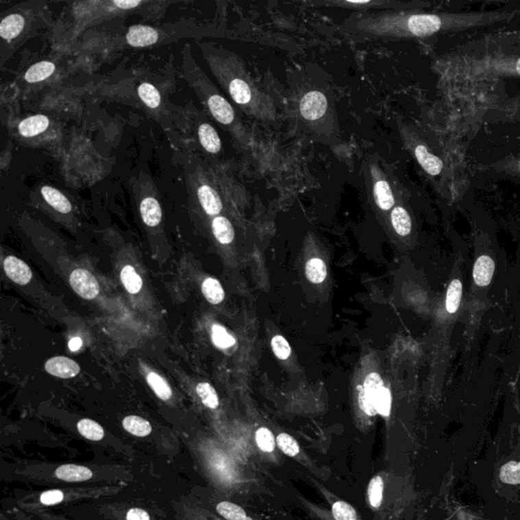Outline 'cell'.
I'll list each match as a JSON object with an SVG mask.
<instances>
[{"instance_id": "cell-17", "label": "cell", "mask_w": 520, "mask_h": 520, "mask_svg": "<svg viewBox=\"0 0 520 520\" xmlns=\"http://www.w3.org/2000/svg\"><path fill=\"white\" fill-rule=\"evenodd\" d=\"M390 222L395 233L401 237L411 234L413 229L412 217L407 209L401 204H395L394 208L390 211Z\"/></svg>"}, {"instance_id": "cell-23", "label": "cell", "mask_w": 520, "mask_h": 520, "mask_svg": "<svg viewBox=\"0 0 520 520\" xmlns=\"http://www.w3.org/2000/svg\"><path fill=\"white\" fill-rule=\"evenodd\" d=\"M123 428L130 434L137 437H145L151 434L152 425L149 421L139 416H128L122 421Z\"/></svg>"}, {"instance_id": "cell-41", "label": "cell", "mask_w": 520, "mask_h": 520, "mask_svg": "<svg viewBox=\"0 0 520 520\" xmlns=\"http://www.w3.org/2000/svg\"><path fill=\"white\" fill-rule=\"evenodd\" d=\"M63 499H64V494L60 490H49V491L41 494L40 502L46 506H51V505H56L62 502Z\"/></svg>"}, {"instance_id": "cell-1", "label": "cell", "mask_w": 520, "mask_h": 520, "mask_svg": "<svg viewBox=\"0 0 520 520\" xmlns=\"http://www.w3.org/2000/svg\"><path fill=\"white\" fill-rule=\"evenodd\" d=\"M206 61L225 92L247 115L260 120L274 117V104L246 71L244 64L233 53L202 46Z\"/></svg>"}, {"instance_id": "cell-37", "label": "cell", "mask_w": 520, "mask_h": 520, "mask_svg": "<svg viewBox=\"0 0 520 520\" xmlns=\"http://www.w3.org/2000/svg\"><path fill=\"white\" fill-rule=\"evenodd\" d=\"M276 443H278L279 447L282 449L287 456H297L300 452L299 444L297 441L291 436V435L286 434V433H282L279 435L276 438Z\"/></svg>"}, {"instance_id": "cell-32", "label": "cell", "mask_w": 520, "mask_h": 520, "mask_svg": "<svg viewBox=\"0 0 520 520\" xmlns=\"http://www.w3.org/2000/svg\"><path fill=\"white\" fill-rule=\"evenodd\" d=\"M196 392L202 399V403L209 409L215 410L219 407L220 401L217 391L208 382L198 383L196 386Z\"/></svg>"}, {"instance_id": "cell-39", "label": "cell", "mask_w": 520, "mask_h": 520, "mask_svg": "<svg viewBox=\"0 0 520 520\" xmlns=\"http://www.w3.org/2000/svg\"><path fill=\"white\" fill-rule=\"evenodd\" d=\"M272 348L274 355L280 360H287L291 356V346L287 342L286 338L282 335H276V337L272 338Z\"/></svg>"}, {"instance_id": "cell-21", "label": "cell", "mask_w": 520, "mask_h": 520, "mask_svg": "<svg viewBox=\"0 0 520 520\" xmlns=\"http://www.w3.org/2000/svg\"><path fill=\"white\" fill-rule=\"evenodd\" d=\"M462 292H464V286H462V281L460 279H453L446 292L445 308L446 311L449 314L458 312L462 303Z\"/></svg>"}, {"instance_id": "cell-44", "label": "cell", "mask_w": 520, "mask_h": 520, "mask_svg": "<svg viewBox=\"0 0 520 520\" xmlns=\"http://www.w3.org/2000/svg\"><path fill=\"white\" fill-rule=\"evenodd\" d=\"M145 3V2L143 1H133V0H130V1H128V0H119V1H114L113 5L116 6V8H119V10H133V8H137V6H141V4Z\"/></svg>"}, {"instance_id": "cell-33", "label": "cell", "mask_w": 520, "mask_h": 520, "mask_svg": "<svg viewBox=\"0 0 520 520\" xmlns=\"http://www.w3.org/2000/svg\"><path fill=\"white\" fill-rule=\"evenodd\" d=\"M211 340L215 346L220 348H228L234 346L236 340L232 337L225 327L220 324H213L211 327Z\"/></svg>"}, {"instance_id": "cell-7", "label": "cell", "mask_w": 520, "mask_h": 520, "mask_svg": "<svg viewBox=\"0 0 520 520\" xmlns=\"http://www.w3.org/2000/svg\"><path fill=\"white\" fill-rule=\"evenodd\" d=\"M3 270L6 276L20 286L31 282L33 272L26 262L14 257H8L3 260Z\"/></svg>"}, {"instance_id": "cell-18", "label": "cell", "mask_w": 520, "mask_h": 520, "mask_svg": "<svg viewBox=\"0 0 520 520\" xmlns=\"http://www.w3.org/2000/svg\"><path fill=\"white\" fill-rule=\"evenodd\" d=\"M55 475L62 481L78 483L92 479L93 471L92 469L78 464H64L55 471Z\"/></svg>"}, {"instance_id": "cell-38", "label": "cell", "mask_w": 520, "mask_h": 520, "mask_svg": "<svg viewBox=\"0 0 520 520\" xmlns=\"http://www.w3.org/2000/svg\"><path fill=\"white\" fill-rule=\"evenodd\" d=\"M333 515L335 520H357L355 509L344 501H338L333 504Z\"/></svg>"}, {"instance_id": "cell-13", "label": "cell", "mask_w": 520, "mask_h": 520, "mask_svg": "<svg viewBox=\"0 0 520 520\" xmlns=\"http://www.w3.org/2000/svg\"><path fill=\"white\" fill-rule=\"evenodd\" d=\"M414 155L420 166L431 176L440 174L443 169V163L438 156L433 155L424 145H416L414 149Z\"/></svg>"}, {"instance_id": "cell-8", "label": "cell", "mask_w": 520, "mask_h": 520, "mask_svg": "<svg viewBox=\"0 0 520 520\" xmlns=\"http://www.w3.org/2000/svg\"><path fill=\"white\" fill-rule=\"evenodd\" d=\"M126 41L131 47L143 48L155 45L158 41V32L154 27L137 25L128 29Z\"/></svg>"}, {"instance_id": "cell-26", "label": "cell", "mask_w": 520, "mask_h": 520, "mask_svg": "<svg viewBox=\"0 0 520 520\" xmlns=\"http://www.w3.org/2000/svg\"><path fill=\"white\" fill-rule=\"evenodd\" d=\"M120 279H121L122 284H123L126 291L131 295L139 294L143 289V280H141V276L137 274L134 268L130 264L122 268Z\"/></svg>"}, {"instance_id": "cell-31", "label": "cell", "mask_w": 520, "mask_h": 520, "mask_svg": "<svg viewBox=\"0 0 520 520\" xmlns=\"http://www.w3.org/2000/svg\"><path fill=\"white\" fill-rule=\"evenodd\" d=\"M217 511L224 519L227 520H252L247 517L246 512L242 507L234 504V503L224 501L217 505Z\"/></svg>"}, {"instance_id": "cell-28", "label": "cell", "mask_w": 520, "mask_h": 520, "mask_svg": "<svg viewBox=\"0 0 520 520\" xmlns=\"http://www.w3.org/2000/svg\"><path fill=\"white\" fill-rule=\"evenodd\" d=\"M147 381L150 388L156 393V397L162 401H169L172 397V390L168 382L156 372H150L147 375Z\"/></svg>"}, {"instance_id": "cell-12", "label": "cell", "mask_w": 520, "mask_h": 520, "mask_svg": "<svg viewBox=\"0 0 520 520\" xmlns=\"http://www.w3.org/2000/svg\"><path fill=\"white\" fill-rule=\"evenodd\" d=\"M141 219L147 227H156L162 221L163 211L160 202L154 196H145L139 204Z\"/></svg>"}, {"instance_id": "cell-43", "label": "cell", "mask_w": 520, "mask_h": 520, "mask_svg": "<svg viewBox=\"0 0 520 520\" xmlns=\"http://www.w3.org/2000/svg\"><path fill=\"white\" fill-rule=\"evenodd\" d=\"M126 520H151L149 513L141 508H132L128 510Z\"/></svg>"}, {"instance_id": "cell-9", "label": "cell", "mask_w": 520, "mask_h": 520, "mask_svg": "<svg viewBox=\"0 0 520 520\" xmlns=\"http://www.w3.org/2000/svg\"><path fill=\"white\" fill-rule=\"evenodd\" d=\"M45 370L55 377L69 379L78 375L80 365L67 357H53L46 362Z\"/></svg>"}, {"instance_id": "cell-24", "label": "cell", "mask_w": 520, "mask_h": 520, "mask_svg": "<svg viewBox=\"0 0 520 520\" xmlns=\"http://www.w3.org/2000/svg\"><path fill=\"white\" fill-rule=\"evenodd\" d=\"M139 99L150 109H158L162 104V97L158 88L150 82H143L137 88Z\"/></svg>"}, {"instance_id": "cell-40", "label": "cell", "mask_w": 520, "mask_h": 520, "mask_svg": "<svg viewBox=\"0 0 520 520\" xmlns=\"http://www.w3.org/2000/svg\"><path fill=\"white\" fill-rule=\"evenodd\" d=\"M376 411L383 416H388L391 410V393L388 388L384 386L378 394L375 403Z\"/></svg>"}, {"instance_id": "cell-45", "label": "cell", "mask_w": 520, "mask_h": 520, "mask_svg": "<svg viewBox=\"0 0 520 520\" xmlns=\"http://www.w3.org/2000/svg\"><path fill=\"white\" fill-rule=\"evenodd\" d=\"M82 346V340L80 338L75 337L71 338L69 342V348L71 352H78Z\"/></svg>"}, {"instance_id": "cell-36", "label": "cell", "mask_w": 520, "mask_h": 520, "mask_svg": "<svg viewBox=\"0 0 520 520\" xmlns=\"http://www.w3.org/2000/svg\"><path fill=\"white\" fill-rule=\"evenodd\" d=\"M257 445L263 452H272L276 448V441L274 435L268 428H259L255 435Z\"/></svg>"}, {"instance_id": "cell-14", "label": "cell", "mask_w": 520, "mask_h": 520, "mask_svg": "<svg viewBox=\"0 0 520 520\" xmlns=\"http://www.w3.org/2000/svg\"><path fill=\"white\" fill-rule=\"evenodd\" d=\"M198 137L202 147L211 155H217L222 150L221 137L209 123H202L198 128Z\"/></svg>"}, {"instance_id": "cell-34", "label": "cell", "mask_w": 520, "mask_h": 520, "mask_svg": "<svg viewBox=\"0 0 520 520\" xmlns=\"http://www.w3.org/2000/svg\"><path fill=\"white\" fill-rule=\"evenodd\" d=\"M500 480L508 485H520V462H510L500 469Z\"/></svg>"}, {"instance_id": "cell-19", "label": "cell", "mask_w": 520, "mask_h": 520, "mask_svg": "<svg viewBox=\"0 0 520 520\" xmlns=\"http://www.w3.org/2000/svg\"><path fill=\"white\" fill-rule=\"evenodd\" d=\"M41 194L44 200L58 213L67 215V213H71V209H73V206H71L69 198L56 188L51 187V186H43L41 188Z\"/></svg>"}, {"instance_id": "cell-20", "label": "cell", "mask_w": 520, "mask_h": 520, "mask_svg": "<svg viewBox=\"0 0 520 520\" xmlns=\"http://www.w3.org/2000/svg\"><path fill=\"white\" fill-rule=\"evenodd\" d=\"M213 236L221 244L228 245L233 242L235 231L231 222L223 215L213 217L211 223Z\"/></svg>"}, {"instance_id": "cell-15", "label": "cell", "mask_w": 520, "mask_h": 520, "mask_svg": "<svg viewBox=\"0 0 520 520\" xmlns=\"http://www.w3.org/2000/svg\"><path fill=\"white\" fill-rule=\"evenodd\" d=\"M25 26L26 20L22 14H8L0 24V36L5 41H12L23 33Z\"/></svg>"}, {"instance_id": "cell-4", "label": "cell", "mask_w": 520, "mask_h": 520, "mask_svg": "<svg viewBox=\"0 0 520 520\" xmlns=\"http://www.w3.org/2000/svg\"><path fill=\"white\" fill-rule=\"evenodd\" d=\"M327 98L320 91H310L300 100V114L306 121H317L321 119L327 114Z\"/></svg>"}, {"instance_id": "cell-29", "label": "cell", "mask_w": 520, "mask_h": 520, "mask_svg": "<svg viewBox=\"0 0 520 520\" xmlns=\"http://www.w3.org/2000/svg\"><path fill=\"white\" fill-rule=\"evenodd\" d=\"M305 272L309 282L313 284H321L327 279V265L322 259H311L306 263Z\"/></svg>"}, {"instance_id": "cell-46", "label": "cell", "mask_w": 520, "mask_h": 520, "mask_svg": "<svg viewBox=\"0 0 520 520\" xmlns=\"http://www.w3.org/2000/svg\"><path fill=\"white\" fill-rule=\"evenodd\" d=\"M517 73H519V75H520V59L517 62Z\"/></svg>"}, {"instance_id": "cell-35", "label": "cell", "mask_w": 520, "mask_h": 520, "mask_svg": "<svg viewBox=\"0 0 520 520\" xmlns=\"http://www.w3.org/2000/svg\"><path fill=\"white\" fill-rule=\"evenodd\" d=\"M368 494H369L370 504L374 508L380 507L382 498H383V481H382L381 477H374L372 479L369 484Z\"/></svg>"}, {"instance_id": "cell-22", "label": "cell", "mask_w": 520, "mask_h": 520, "mask_svg": "<svg viewBox=\"0 0 520 520\" xmlns=\"http://www.w3.org/2000/svg\"><path fill=\"white\" fill-rule=\"evenodd\" d=\"M55 71L54 63L50 61H41V62L35 63L27 69L25 80L29 84H36V82H43L51 77Z\"/></svg>"}, {"instance_id": "cell-11", "label": "cell", "mask_w": 520, "mask_h": 520, "mask_svg": "<svg viewBox=\"0 0 520 520\" xmlns=\"http://www.w3.org/2000/svg\"><path fill=\"white\" fill-rule=\"evenodd\" d=\"M319 5L335 6V8H348L355 10H370L376 8L390 10L395 5L394 2L382 1V0H370V1H348V0H335V1L314 2Z\"/></svg>"}, {"instance_id": "cell-27", "label": "cell", "mask_w": 520, "mask_h": 520, "mask_svg": "<svg viewBox=\"0 0 520 520\" xmlns=\"http://www.w3.org/2000/svg\"><path fill=\"white\" fill-rule=\"evenodd\" d=\"M78 431L82 437L88 440L100 441L105 436L104 429L102 426L90 418L80 420L78 423Z\"/></svg>"}, {"instance_id": "cell-2", "label": "cell", "mask_w": 520, "mask_h": 520, "mask_svg": "<svg viewBox=\"0 0 520 520\" xmlns=\"http://www.w3.org/2000/svg\"><path fill=\"white\" fill-rule=\"evenodd\" d=\"M188 50L184 53V69H185L186 78L190 80V84L198 93L200 98L204 101L209 113L222 126L233 130L236 134L237 126L236 113L234 108L228 102L227 99L224 98L213 84L209 82V78L202 75L198 64H194ZM238 131V130H237Z\"/></svg>"}, {"instance_id": "cell-5", "label": "cell", "mask_w": 520, "mask_h": 520, "mask_svg": "<svg viewBox=\"0 0 520 520\" xmlns=\"http://www.w3.org/2000/svg\"><path fill=\"white\" fill-rule=\"evenodd\" d=\"M69 283L73 291L82 299L93 300L100 294V285L88 270L78 268L71 272Z\"/></svg>"}, {"instance_id": "cell-30", "label": "cell", "mask_w": 520, "mask_h": 520, "mask_svg": "<svg viewBox=\"0 0 520 520\" xmlns=\"http://www.w3.org/2000/svg\"><path fill=\"white\" fill-rule=\"evenodd\" d=\"M383 388V380H382L381 376L374 372V373H370L366 377L363 390H364L367 399L375 405L376 399H377L378 394H379L380 391Z\"/></svg>"}, {"instance_id": "cell-10", "label": "cell", "mask_w": 520, "mask_h": 520, "mask_svg": "<svg viewBox=\"0 0 520 520\" xmlns=\"http://www.w3.org/2000/svg\"><path fill=\"white\" fill-rule=\"evenodd\" d=\"M495 268L494 259L489 255H481L475 260L473 264V279L477 287H484L489 286L493 279Z\"/></svg>"}, {"instance_id": "cell-16", "label": "cell", "mask_w": 520, "mask_h": 520, "mask_svg": "<svg viewBox=\"0 0 520 520\" xmlns=\"http://www.w3.org/2000/svg\"><path fill=\"white\" fill-rule=\"evenodd\" d=\"M50 119L45 115L29 116L19 124V132L23 137H35L49 128Z\"/></svg>"}, {"instance_id": "cell-42", "label": "cell", "mask_w": 520, "mask_h": 520, "mask_svg": "<svg viewBox=\"0 0 520 520\" xmlns=\"http://www.w3.org/2000/svg\"><path fill=\"white\" fill-rule=\"evenodd\" d=\"M359 405H360L362 411L364 412L365 414H367L368 416H375L376 413H377L375 405L367 399L364 390H361V388L360 392H359Z\"/></svg>"}, {"instance_id": "cell-3", "label": "cell", "mask_w": 520, "mask_h": 520, "mask_svg": "<svg viewBox=\"0 0 520 520\" xmlns=\"http://www.w3.org/2000/svg\"><path fill=\"white\" fill-rule=\"evenodd\" d=\"M369 191L376 208L390 211L395 206V194L390 177L377 164L369 166Z\"/></svg>"}, {"instance_id": "cell-6", "label": "cell", "mask_w": 520, "mask_h": 520, "mask_svg": "<svg viewBox=\"0 0 520 520\" xmlns=\"http://www.w3.org/2000/svg\"><path fill=\"white\" fill-rule=\"evenodd\" d=\"M196 196L200 206L208 215L217 217L223 211V202L217 190L206 182H202L196 186Z\"/></svg>"}, {"instance_id": "cell-25", "label": "cell", "mask_w": 520, "mask_h": 520, "mask_svg": "<svg viewBox=\"0 0 520 520\" xmlns=\"http://www.w3.org/2000/svg\"><path fill=\"white\" fill-rule=\"evenodd\" d=\"M202 291L206 299L213 305L222 303L225 299V291H224L221 283L215 279H206L202 283Z\"/></svg>"}]
</instances>
